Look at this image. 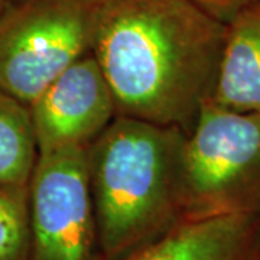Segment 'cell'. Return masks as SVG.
Masks as SVG:
<instances>
[{"label":"cell","instance_id":"obj_4","mask_svg":"<svg viewBox=\"0 0 260 260\" xmlns=\"http://www.w3.org/2000/svg\"><path fill=\"white\" fill-rule=\"evenodd\" d=\"M94 0H13L0 13V91L30 106L91 52Z\"/></svg>","mask_w":260,"mask_h":260},{"label":"cell","instance_id":"obj_6","mask_svg":"<svg viewBox=\"0 0 260 260\" xmlns=\"http://www.w3.org/2000/svg\"><path fill=\"white\" fill-rule=\"evenodd\" d=\"M38 155L87 149L117 116L110 85L93 54L58 75L29 106Z\"/></svg>","mask_w":260,"mask_h":260},{"label":"cell","instance_id":"obj_10","mask_svg":"<svg viewBox=\"0 0 260 260\" xmlns=\"http://www.w3.org/2000/svg\"><path fill=\"white\" fill-rule=\"evenodd\" d=\"M0 260H32L29 184L0 186Z\"/></svg>","mask_w":260,"mask_h":260},{"label":"cell","instance_id":"obj_12","mask_svg":"<svg viewBox=\"0 0 260 260\" xmlns=\"http://www.w3.org/2000/svg\"><path fill=\"white\" fill-rule=\"evenodd\" d=\"M12 2H13V0H0V13H2V12H3L5 9H6V8L9 6Z\"/></svg>","mask_w":260,"mask_h":260},{"label":"cell","instance_id":"obj_1","mask_svg":"<svg viewBox=\"0 0 260 260\" xmlns=\"http://www.w3.org/2000/svg\"><path fill=\"white\" fill-rule=\"evenodd\" d=\"M224 37L194 0H94L91 54L117 116L188 133L211 99Z\"/></svg>","mask_w":260,"mask_h":260},{"label":"cell","instance_id":"obj_9","mask_svg":"<svg viewBox=\"0 0 260 260\" xmlns=\"http://www.w3.org/2000/svg\"><path fill=\"white\" fill-rule=\"evenodd\" d=\"M37 159L29 107L0 91V186L29 184Z\"/></svg>","mask_w":260,"mask_h":260},{"label":"cell","instance_id":"obj_11","mask_svg":"<svg viewBox=\"0 0 260 260\" xmlns=\"http://www.w3.org/2000/svg\"><path fill=\"white\" fill-rule=\"evenodd\" d=\"M194 2L205 12L213 15L214 18L227 23L237 12L259 0H194Z\"/></svg>","mask_w":260,"mask_h":260},{"label":"cell","instance_id":"obj_2","mask_svg":"<svg viewBox=\"0 0 260 260\" xmlns=\"http://www.w3.org/2000/svg\"><path fill=\"white\" fill-rule=\"evenodd\" d=\"M186 133L116 116L87 148V169L106 260H123L181 220L179 177Z\"/></svg>","mask_w":260,"mask_h":260},{"label":"cell","instance_id":"obj_3","mask_svg":"<svg viewBox=\"0 0 260 260\" xmlns=\"http://www.w3.org/2000/svg\"><path fill=\"white\" fill-rule=\"evenodd\" d=\"M182 218L260 217V116L205 103L186 133L179 177Z\"/></svg>","mask_w":260,"mask_h":260},{"label":"cell","instance_id":"obj_7","mask_svg":"<svg viewBox=\"0 0 260 260\" xmlns=\"http://www.w3.org/2000/svg\"><path fill=\"white\" fill-rule=\"evenodd\" d=\"M123 260H260V217L182 218Z\"/></svg>","mask_w":260,"mask_h":260},{"label":"cell","instance_id":"obj_8","mask_svg":"<svg viewBox=\"0 0 260 260\" xmlns=\"http://www.w3.org/2000/svg\"><path fill=\"white\" fill-rule=\"evenodd\" d=\"M210 100L233 112L260 116V0L237 12L225 23Z\"/></svg>","mask_w":260,"mask_h":260},{"label":"cell","instance_id":"obj_5","mask_svg":"<svg viewBox=\"0 0 260 260\" xmlns=\"http://www.w3.org/2000/svg\"><path fill=\"white\" fill-rule=\"evenodd\" d=\"M32 260H106L87 149L39 153L29 179Z\"/></svg>","mask_w":260,"mask_h":260}]
</instances>
